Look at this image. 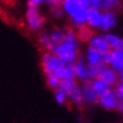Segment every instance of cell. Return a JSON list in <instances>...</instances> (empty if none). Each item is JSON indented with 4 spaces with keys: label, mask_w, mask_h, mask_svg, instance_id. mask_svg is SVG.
I'll use <instances>...</instances> for the list:
<instances>
[{
    "label": "cell",
    "mask_w": 123,
    "mask_h": 123,
    "mask_svg": "<svg viewBox=\"0 0 123 123\" xmlns=\"http://www.w3.org/2000/svg\"><path fill=\"white\" fill-rule=\"evenodd\" d=\"M55 55L64 60L68 63H75L78 60L79 53V40L77 37V33L72 28H66V37L61 43L53 45L50 50Z\"/></svg>",
    "instance_id": "1"
},
{
    "label": "cell",
    "mask_w": 123,
    "mask_h": 123,
    "mask_svg": "<svg viewBox=\"0 0 123 123\" xmlns=\"http://www.w3.org/2000/svg\"><path fill=\"white\" fill-rule=\"evenodd\" d=\"M64 14L69 16L72 26L78 28L87 23V12L92 6L89 0H61Z\"/></svg>",
    "instance_id": "2"
},
{
    "label": "cell",
    "mask_w": 123,
    "mask_h": 123,
    "mask_svg": "<svg viewBox=\"0 0 123 123\" xmlns=\"http://www.w3.org/2000/svg\"><path fill=\"white\" fill-rule=\"evenodd\" d=\"M68 62H66L64 60L55 55L51 51H46L42 55V67H43V71H44L45 76L55 75Z\"/></svg>",
    "instance_id": "3"
},
{
    "label": "cell",
    "mask_w": 123,
    "mask_h": 123,
    "mask_svg": "<svg viewBox=\"0 0 123 123\" xmlns=\"http://www.w3.org/2000/svg\"><path fill=\"white\" fill-rule=\"evenodd\" d=\"M98 104L101 105L103 108L108 110V111H113V110H120L122 102L119 99V97L116 95L114 89H108L104 94H102L98 96Z\"/></svg>",
    "instance_id": "4"
},
{
    "label": "cell",
    "mask_w": 123,
    "mask_h": 123,
    "mask_svg": "<svg viewBox=\"0 0 123 123\" xmlns=\"http://www.w3.org/2000/svg\"><path fill=\"white\" fill-rule=\"evenodd\" d=\"M26 20L30 30L38 32L44 25V17L42 16L38 7H28L26 11Z\"/></svg>",
    "instance_id": "5"
},
{
    "label": "cell",
    "mask_w": 123,
    "mask_h": 123,
    "mask_svg": "<svg viewBox=\"0 0 123 123\" xmlns=\"http://www.w3.org/2000/svg\"><path fill=\"white\" fill-rule=\"evenodd\" d=\"M117 22H119V18L115 10H103L99 31L107 33L110 31H112L114 27H116Z\"/></svg>",
    "instance_id": "6"
},
{
    "label": "cell",
    "mask_w": 123,
    "mask_h": 123,
    "mask_svg": "<svg viewBox=\"0 0 123 123\" xmlns=\"http://www.w3.org/2000/svg\"><path fill=\"white\" fill-rule=\"evenodd\" d=\"M96 67L97 70H98V77L104 79L105 81L108 82L112 87H114V85L119 81V72L114 70L112 67L104 63H99Z\"/></svg>",
    "instance_id": "7"
},
{
    "label": "cell",
    "mask_w": 123,
    "mask_h": 123,
    "mask_svg": "<svg viewBox=\"0 0 123 123\" xmlns=\"http://www.w3.org/2000/svg\"><path fill=\"white\" fill-rule=\"evenodd\" d=\"M74 72H75V78L79 81H90L89 78H88V68H87L85 56L79 55L78 60L74 63Z\"/></svg>",
    "instance_id": "8"
},
{
    "label": "cell",
    "mask_w": 123,
    "mask_h": 123,
    "mask_svg": "<svg viewBox=\"0 0 123 123\" xmlns=\"http://www.w3.org/2000/svg\"><path fill=\"white\" fill-rule=\"evenodd\" d=\"M87 43H88V46L99 51L101 53L111 50L105 34H93V36L89 38V41Z\"/></svg>",
    "instance_id": "9"
},
{
    "label": "cell",
    "mask_w": 123,
    "mask_h": 123,
    "mask_svg": "<svg viewBox=\"0 0 123 123\" xmlns=\"http://www.w3.org/2000/svg\"><path fill=\"white\" fill-rule=\"evenodd\" d=\"M102 14L103 10L99 8L90 7L87 12V23L86 25L89 26L92 30H99L102 22Z\"/></svg>",
    "instance_id": "10"
},
{
    "label": "cell",
    "mask_w": 123,
    "mask_h": 123,
    "mask_svg": "<svg viewBox=\"0 0 123 123\" xmlns=\"http://www.w3.org/2000/svg\"><path fill=\"white\" fill-rule=\"evenodd\" d=\"M81 92H82V96H84L85 103H87V104H95V103L98 102V95H97L96 92L92 87L90 81L82 82Z\"/></svg>",
    "instance_id": "11"
},
{
    "label": "cell",
    "mask_w": 123,
    "mask_h": 123,
    "mask_svg": "<svg viewBox=\"0 0 123 123\" xmlns=\"http://www.w3.org/2000/svg\"><path fill=\"white\" fill-rule=\"evenodd\" d=\"M85 60H86V63L89 64V66H98L99 63H102L101 52L93 48H90V46H88L85 52Z\"/></svg>",
    "instance_id": "12"
},
{
    "label": "cell",
    "mask_w": 123,
    "mask_h": 123,
    "mask_svg": "<svg viewBox=\"0 0 123 123\" xmlns=\"http://www.w3.org/2000/svg\"><path fill=\"white\" fill-rule=\"evenodd\" d=\"M90 84H92V87L94 88V90L96 92V94L98 95V96L102 95V94H104L105 92H107L108 89L112 88V86L110 85L108 82H106L104 79L99 78V77H97V78L90 80Z\"/></svg>",
    "instance_id": "13"
},
{
    "label": "cell",
    "mask_w": 123,
    "mask_h": 123,
    "mask_svg": "<svg viewBox=\"0 0 123 123\" xmlns=\"http://www.w3.org/2000/svg\"><path fill=\"white\" fill-rule=\"evenodd\" d=\"M69 102L71 104L76 105V106H81L85 103L81 92V86H79L78 84L75 86V88L71 90V93L69 94Z\"/></svg>",
    "instance_id": "14"
},
{
    "label": "cell",
    "mask_w": 123,
    "mask_h": 123,
    "mask_svg": "<svg viewBox=\"0 0 123 123\" xmlns=\"http://www.w3.org/2000/svg\"><path fill=\"white\" fill-rule=\"evenodd\" d=\"M108 66L112 67L117 72L123 70V56L116 50H111V59Z\"/></svg>",
    "instance_id": "15"
},
{
    "label": "cell",
    "mask_w": 123,
    "mask_h": 123,
    "mask_svg": "<svg viewBox=\"0 0 123 123\" xmlns=\"http://www.w3.org/2000/svg\"><path fill=\"white\" fill-rule=\"evenodd\" d=\"M76 33H77V37H78L79 42H88L89 38L93 36V34H94L93 30L89 26H87V25L78 27Z\"/></svg>",
    "instance_id": "16"
},
{
    "label": "cell",
    "mask_w": 123,
    "mask_h": 123,
    "mask_svg": "<svg viewBox=\"0 0 123 123\" xmlns=\"http://www.w3.org/2000/svg\"><path fill=\"white\" fill-rule=\"evenodd\" d=\"M50 37H51V41H52L53 45H56L61 43V42L64 40L66 37V30H62V28H54L50 32Z\"/></svg>",
    "instance_id": "17"
},
{
    "label": "cell",
    "mask_w": 123,
    "mask_h": 123,
    "mask_svg": "<svg viewBox=\"0 0 123 123\" xmlns=\"http://www.w3.org/2000/svg\"><path fill=\"white\" fill-rule=\"evenodd\" d=\"M122 0H104L102 5V10H120L122 7Z\"/></svg>",
    "instance_id": "18"
},
{
    "label": "cell",
    "mask_w": 123,
    "mask_h": 123,
    "mask_svg": "<svg viewBox=\"0 0 123 123\" xmlns=\"http://www.w3.org/2000/svg\"><path fill=\"white\" fill-rule=\"evenodd\" d=\"M105 35H106V38H107V42H108V44H110L111 50H115V49L119 48V45L121 44V42L123 40L122 37H120L117 34L110 33V32L105 33Z\"/></svg>",
    "instance_id": "19"
},
{
    "label": "cell",
    "mask_w": 123,
    "mask_h": 123,
    "mask_svg": "<svg viewBox=\"0 0 123 123\" xmlns=\"http://www.w3.org/2000/svg\"><path fill=\"white\" fill-rule=\"evenodd\" d=\"M76 85H77L76 78H68V79L61 80V84H60L59 88H61V89L63 90L64 93H67L68 96H69V94L71 93V90L75 88Z\"/></svg>",
    "instance_id": "20"
},
{
    "label": "cell",
    "mask_w": 123,
    "mask_h": 123,
    "mask_svg": "<svg viewBox=\"0 0 123 123\" xmlns=\"http://www.w3.org/2000/svg\"><path fill=\"white\" fill-rule=\"evenodd\" d=\"M38 42H40L41 46H43L46 51H50L53 46V43L51 41V37H50V33H48V32H42L40 34Z\"/></svg>",
    "instance_id": "21"
},
{
    "label": "cell",
    "mask_w": 123,
    "mask_h": 123,
    "mask_svg": "<svg viewBox=\"0 0 123 123\" xmlns=\"http://www.w3.org/2000/svg\"><path fill=\"white\" fill-rule=\"evenodd\" d=\"M54 98H55L56 103H59V104H66V103L69 101L68 94L64 93L61 88H56V89L54 90Z\"/></svg>",
    "instance_id": "22"
},
{
    "label": "cell",
    "mask_w": 123,
    "mask_h": 123,
    "mask_svg": "<svg viewBox=\"0 0 123 123\" xmlns=\"http://www.w3.org/2000/svg\"><path fill=\"white\" fill-rule=\"evenodd\" d=\"M46 84H48V86L51 89L55 90L56 88H59L60 84H61V80H60L56 76L50 75V76H46Z\"/></svg>",
    "instance_id": "23"
},
{
    "label": "cell",
    "mask_w": 123,
    "mask_h": 123,
    "mask_svg": "<svg viewBox=\"0 0 123 123\" xmlns=\"http://www.w3.org/2000/svg\"><path fill=\"white\" fill-rule=\"evenodd\" d=\"M51 8V15L54 18H61L64 15V11L61 6H55V7H50Z\"/></svg>",
    "instance_id": "24"
},
{
    "label": "cell",
    "mask_w": 123,
    "mask_h": 123,
    "mask_svg": "<svg viewBox=\"0 0 123 123\" xmlns=\"http://www.w3.org/2000/svg\"><path fill=\"white\" fill-rule=\"evenodd\" d=\"M114 90H115L119 99L121 102H123V81L119 80V81L116 82L115 85H114Z\"/></svg>",
    "instance_id": "25"
},
{
    "label": "cell",
    "mask_w": 123,
    "mask_h": 123,
    "mask_svg": "<svg viewBox=\"0 0 123 123\" xmlns=\"http://www.w3.org/2000/svg\"><path fill=\"white\" fill-rule=\"evenodd\" d=\"M87 68H88V78H89V80H93V79L98 77V70H97L96 66L87 64Z\"/></svg>",
    "instance_id": "26"
},
{
    "label": "cell",
    "mask_w": 123,
    "mask_h": 123,
    "mask_svg": "<svg viewBox=\"0 0 123 123\" xmlns=\"http://www.w3.org/2000/svg\"><path fill=\"white\" fill-rule=\"evenodd\" d=\"M110 59H111V50H110V51H106V52L101 53V61H102V63L107 64V66H108V63H110Z\"/></svg>",
    "instance_id": "27"
},
{
    "label": "cell",
    "mask_w": 123,
    "mask_h": 123,
    "mask_svg": "<svg viewBox=\"0 0 123 123\" xmlns=\"http://www.w3.org/2000/svg\"><path fill=\"white\" fill-rule=\"evenodd\" d=\"M27 4H28V7H40L43 4H45V0H28Z\"/></svg>",
    "instance_id": "28"
},
{
    "label": "cell",
    "mask_w": 123,
    "mask_h": 123,
    "mask_svg": "<svg viewBox=\"0 0 123 123\" xmlns=\"http://www.w3.org/2000/svg\"><path fill=\"white\" fill-rule=\"evenodd\" d=\"M90 1V6L95 8H102V5L104 2V0H89Z\"/></svg>",
    "instance_id": "29"
},
{
    "label": "cell",
    "mask_w": 123,
    "mask_h": 123,
    "mask_svg": "<svg viewBox=\"0 0 123 123\" xmlns=\"http://www.w3.org/2000/svg\"><path fill=\"white\" fill-rule=\"evenodd\" d=\"M45 4H48L50 7L61 6V0H45Z\"/></svg>",
    "instance_id": "30"
},
{
    "label": "cell",
    "mask_w": 123,
    "mask_h": 123,
    "mask_svg": "<svg viewBox=\"0 0 123 123\" xmlns=\"http://www.w3.org/2000/svg\"><path fill=\"white\" fill-rule=\"evenodd\" d=\"M116 51H117V52L120 53V54H121V55L123 56V40H122V42H121V44L119 45V48L117 49H115Z\"/></svg>",
    "instance_id": "31"
},
{
    "label": "cell",
    "mask_w": 123,
    "mask_h": 123,
    "mask_svg": "<svg viewBox=\"0 0 123 123\" xmlns=\"http://www.w3.org/2000/svg\"><path fill=\"white\" fill-rule=\"evenodd\" d=\"M119 80L123 81V70H122V71H120V72H119Z\"/></svg>",
    "instance_id": "32"
},
{
    "label": "cell",
    "mask_w": 123,
    "mask_h": 123,
    "mask_svg": "<svg viewBox=\"0 0 123 123\" xmlns=\"http://www.w3.org/2000/svg\"><path fill=\"white\" fill-rule=\"evenodd\" d=\"M120 111L123 113V102H122V104H121V107H120Z\"/></svg>",
    "instance_id": "33"
}]
</instances>
